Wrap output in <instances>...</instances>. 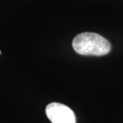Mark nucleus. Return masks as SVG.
Returning a JSON list of instances; mask_svg holds the SVG:
<instances>
[{
	"label": "nucleus",
	"instance_id": "nucleus-2",
	"mask_svg": "<svg viewBox=\"0 0 123 123\" xmlns=\"http://www.w3.org/2000/svg\"><path fill=\"white\" fill-rule=\"evenodd\" d=\"M46 114L52 123H76L73 110L60 103H51L46 107Z\"/></svg>",
	"mask_w": 123,
	"mask_h": 123
},
{
	"label": "nucleus",
	"instance_id": "nucleus-1",
	"mask_svg": "<svg viewBox=\"0 0 123 123\" xmlns=\"http://www.w3.org/2000/svg\"><path fill=\"white\" fill-rule=\"evenodd\" d=\"M72 45L77 53L83 55L102 56L110 53L111 49L107 40L93 32H84L76 36Z\"/></svg>",
	"mask_w": 123,
	"mask_h": 123
},
{
	"label": "nucleus",
	"instance_id": "nucleus-3",
	"mask_svg": "<svg viewBox=\"0 0 123 123\" xmlns=\"http://www.w3.org/2000/svg\"><path fill=\"white\" fill-rule=\"evenodd\" d=\"M1 51H0V54H1Z\"/></svg>",
	"mask_w": 123,
	"mask_h": 123
}]
</instances>
